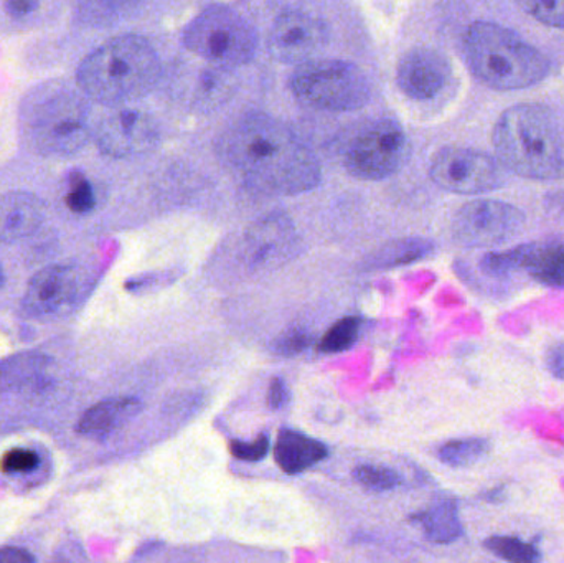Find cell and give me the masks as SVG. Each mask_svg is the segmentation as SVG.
I'll return each instance as SVG.
<instances>
[{
    "instance_id": "obj_23",
    "label": "cell",
    "mask_w": 564,
    "mask_h": 563,
    "mask_svg": "<svg viewBox=\"0 0 564 563\" xmlns=\"http://www.w3.org/2000/svg\"><path fill=\"white\" fill-rule=\"evenodd\" d=\"M486 549L490 554L502 561L512 563H535L542 559V552L539 551L532 542L522 541L519 538H509V535H494L486 541Z\"/></svg>"
},
{
    "instance_id": "obj_8",
    "label": "cell",
    "mask_w": 564,
    "mask_h": 563,
    "mask_svg": "<svg viewBox=\"0 0 564 563\" xmlns=\"http://www.w3.org/2000/svg\"><path fill=\"white\" fill-rule=\"evenodd\" d=\"M410 154V141L400 122L380 119L350 139L344 152L348 174L361 181H381L397 174Z\"/></svg>"
},
{
    "instance_id": "obj_21",
    "label": "cell",
    "mask_w": 564,
    "mask_h": 563,
    "mask_svg": "<svg viewBox=\"0 0 564 563\" xmlns=\"http://www.w3.org/2000/svg\"><path fill=\"white\" fill-rule=\"evenodd\" d=\"M434 251V243L426 238H401L383 245L367 258L371 270H390V268L404 267L430 257Z\"/></svg>"
},
{
    "instance_id": "obj_4",
    "label": "cell",
    "mask_w": 564,
    "mask_h": 563,
    "mask_svg": "<svg viewBox=\"0 0 564 563\" xmlns=\"http://www.w3.org/2000/svg\"><path fill=\"white\" fill-rule=\"evenodd\" d=\"M20 134L40 155H69L88 142L89 111L83 96L59 82L43 83L20 105Z\"/></svg>"
},
{
    "instance_id": "obj_28",
    "label": "cell",
    "mask_w": 564,
    "mask_h": 563,
    "mask_svg": "<svg viewBox=\"0 0 564 563\" xmlns=\"http://www.w3.org/2000/svg\"><path fill=\"white\" fill-rule=\"evenodd\" d=\"M40 458L33 450L13 448L2 456L0 469L6 475H20V473L33 472L39 466Z\"/></svg>"
},
{
    "instance_id": "obj_11",
    "label": "cell",
    "mask_w": 564,
    "mask_h": 563,
    "mask_svg": "<svg viewBox=\"0 0 564 563\" xmlns=\"http://www.w3.org/2000/svg\"><path fill=\"white\" fill-rule=\"evenodd\" d=\"M93 136L102 154L126 159L151 152L159 144L161 129L148 112L118 109L99 121Z\"/></svg>"
},
{
    "instance_id": "obj_6",
    "label": "cell",
    "mask_w": 564,
    "mask_h": 563,
    "mask_svg": "<svg viewBox=\"0 0 564 563\" xmlns=\"http://www.w3.org/2000/svg\"><path fill=\"white\" fill-rule=\"evenodd\" d=\"M292 95L308 108L357 111L370 101L371 86L357 65L344 59H308L292 72Z\"/></svg>"
},
{
    "instance_id": "obj_9",
    "label": "cell",
    "mask_w": 564,
    "mask_h": 563,
    "mask_svg": "<svg viewBox=\"0 0 564 563\" xmlns=\"http://www.w3.org/2000/svg\"><path fill=\"white\" fill-rule=\"evenodd\" d=\"M434 184L459 195L486 194L503 184V171L486 152L444 148L434 154L430 167Z\"/></svg>"
},
{
    "instance_id": "obj_33",
    "label": "cell",
    "mask_w": 564,
    "mask_h": 563,
    "mask_svg": "<svg viewBox=\"0 0 564 563\" xmlns=\"http://www.w3.org/2000/svg\"><path fill=\"white\" fill-rule=\"evenodd\" d=\"M42 0H6V10L13 19H23L35 12Z\"/></svg>"
},
{
    "instance_id": "obj_2",
    "label": "cell",
    "mask_w": 564,
    "mask_h": 563,
    "mask_svg": "<svg viewBox=\"0 0 564 563\" xmlns=\"http://www.w3.org/2000/svg\"><path fill=\"white\" fill-rule=\"evenodd\" d=\"M161 58L148 40L121 35L83 59L76 82L93 101L119 106L149 95L161 79Z\"/></svg>"
},
{
    "instance_id": "obj_22",
    "label": "cell",
    "mask_w": 564,
    "mask_h": 563,
    "mask_svg": "<svg viewBox=\"0 0 564 563\" xmlns=\"http://www.w3.org/2000/svg\"><path fill=\"white\" fill-rule=\"evenodd\" d=\"M489 450L490 442L486 439L453 440L437 450V458L451 468H466L482 459Z\"/></svg>"
},
{
    "instance_id": "obj_10",
    "label": "cell",
    "mask_w": 564,
    "mask_h": 563,
    "mask_svg": "<svg viewBox=\"0 0 564 563\" xmlns=\"http://www.w3.org/2000/svg\"><path fill=\"white\" fill-rule=\"evenodd\" d=\"M525 214L507 202L482 201L464 205L453 221L454 238L464 247H496L522 231Z\"/></svg>"
},
{
    "instance_id": "obj_13",
    "label": "cell",
    "mask_w": 564,
    "mask_h": 563,
    "mask_svg": "<svg viewBox=\"0 0 564 563\" xmlns=\"http://www.w3.org/2000/svg\"><path fill=\"white\" fill-rule=\"evenodd\" d=\"M453 78L449 59L434 48L417 46L401 56L397 68L398 88L414 101H430L444 91Z\"/></svg>"
},
{
    "instance_id": "obj_3",
    "label": "cell",
    "mask_w": 564,
    "mask_h": 563,
    "mask_svg": "<svg viewBox=\"0 0 564 563\" xmlns=\"http://www.w3.org/2000/svg\"><path fill=\"white\" fill-rule=\"evenodd\" d=\"M497 158L533 181L564 177V126L549 108L522 102L502 112L494 128Z\"/></svg>"
},
{
    "instance_id": "obj_35",
    "label": "cell",
    "mask_w": 564,
    "mask_h": 563,
    "mask_svg": "<svg viewBox=\"0 0 564 563\" xmlns=\"http://www.w3.org/2000/svg\"><path fill=\"white\" fill-rule=\"evenodd\" d=\"M102 2L108 3L109 7H112V9H129V7L138 6L141 0H102Z\"/></svg>"
},
{
    "instance_id": "obj_34",
    "label": "cell",
    "mask_w": 564,
    "mask_h": 563,
    "mask_svg": "<svg viewBox=\"0 0 564 563\" xmlns=\"http://www.w3.org/2000/svg\"><path fill=\"white\" fill-rule=\"evenodd\" d=\"M33 561H35V557H33V555H30L29 552L23 551V549H17V548L0 549V562L25 563V562H33Z\"/></svg>"
},
{
    "instance_id": "obj_14",
    "label": "cell",
    "mask_w": 564,
    "mask_h": 563,
    "mask_svg": "<svg viewBox=\"0 0 564 563\" xmlns=\"http://www.w3.org/2000/svg\"><path fill=\"white\" fill-rule=\"evenodd\" d=\"M295 245L297 235L292 221L282 214L268 215L248 231L245 258L251 270H271L294 253Z\"/></svg>"
},
{
    "instance_id": "obj_31",
    "label": "cell",
    "mask_w": 564,
    "mask_h": 563,
    "mask_svg": "<svg viewBox=\"0 0 564 563\" xmlns=\"http://www.w3.org/2000/svg\"><path fill=\"white\" fill-rule=\"evenodd\" d=\"M291 400V390H289L288 383L281 377L273 379L270 386V392H268V405L271 410H281L288 405Z\"/></svg>"
},
{
    "instance_id": "obj_7",
    "label": "cell",
    "mask_w": 564,
    "mask_h": 563,
    "mask_svg": "<svg viewBox=\"0 0 564 563\" xmlns=\"http://www.w3.org/2000/svg\"><path fill=\"white\" fill-rule=\"evenodd\" d=\"M184 45L212 65L238 68L248 65L257 55L258 33L235 10L212 7L188 23Z\"/></svg>"
},
{
    "instance_id": "obj_19",
    "label": "cell",
    "mask_w": 564,
    "mask_h": 563,
    "mask_svg": "<svg viewBox=\"0 0 564 563\" xmlns=\"http://www.w3.org/2000/svg\"><path fill=\"white\" fill-rule=\"evenodd\" d=\"M328 456L327 446L311 436L294 430H282L274 446V459L282 472L299 475L324 462Z\"/></svg>"
},
{
    "instance_id": "obj_5",
    "label": "cell",
    "mask_w": 564,
    "mask_h": 563,
    "mask_svg": "<svg viewBox=\"0 0 564 563\" xmlns=\"http://www.w3.org/2000/svg\"><path fill=\"white\" fill-rule=\"evenodd\" d=\"M464 55L474 76L499 91L530 88L550 72L549 58L539 48L494 22H474L467 29Z\"/></svg>"
},
{
    "instance_id": "obj_27",
    "label": "cell",
    "mask_w": 564,
    "mask_h": 563,
    "mask_svg": "<svg viewBox=\"0 0 564 563\" xmlns=\"http://www.w3.org/2000/svg\"><path fill=\"white\" fill-rule=\"evenodd\" d=\"M517 2L543 25L564 30V0H517Z\"/></svg>"
},
{
    "instance_id": "obj_12",
    "label": "cell",
    "mask_w": 564,
    "mask_h": 563,
    "mask_svg": "<svg viewBox=\"0 0 564 563\" xmlns=\"http://www.w3.org/2000/svg\"><path fill=\"white\" fill-rule=\"evenodd\" d=\"M328 26L324 20L302 10H289L274 22L270 33V50L274 58L288 65L314 59L328 43Z\"/></svg>"
},
{
    "instance_id": "obj_1",
    "label": "cell",
    "mask_w": 564,
    "mask_h": 563,
    "mask_svg": "<svg viewBox=\"0 0 564 563\" xmlns=\"http://www.w3.org/2000/svg\"><path fill=\"white\" fill-rule=\"evenodd\" d=\"M224 152L245 184L264 194H302L321 182L314 152L271 116L241 119L225 138Z\"/></svg>"
},
{
    "instance_id": "obj_18",
    "label": "cell",
    "mask_w": 564,
    "mask_h": 563,
    "mask_svg": "<svg viewBox=\"0 0 564 563\" xmlns=\"http://www.w3.org/2000/svg\"><path fill=\"white\" fill-rule=\"evenodd\" d=\"M522 250V270L530 277L550 288L564 290V240L532 241L520 245Z\"/></svg>"
},
{
    "instance_id": "obj_25",
    "label": "cell",
    "mask_w": 564,
    "mask_h": 563,
    "mask_svg": "<svg viewBox=\"0 0 564 563\" xmlns=\"http://www.w3.org/2000/svg\"><path fill=\"white\" fill-rule=\"evenodd\" d=\"M66 207L73 214H89L96 207V194L91 182L82 174L75 172L69 177L68 192H66Z\"/></svg>"
},
{
    "instance_id": "obj_24",
    "label": "cell",
    "mask_w": 564,
    "mask_h": 563,
    "mask_svg": "<svg viewBox=\"0 0 564 563\" xmlns=\"http://www.w3.org/2000/svg\"><path fill=\"white\" fill-rule=\"evenodd\" d=\"M361 321L358 317H344L337 321L318 343V350L325 354L344 353L350 349L360 336Z\"/></svg>"
},
{
    "instance_id": "obj_17",
    "label": "cell",
    "mask_w": 564,
    "mask_h": 563,
    "mask_svg": "<svg viewBox=\"0 0 564 563\" xmlns=\"http://www.w3.org/2000/svg\"><path fill=\"white\" fill-rule=\"evenodd\" d=\"M142 403L132 397L102 400L88 410L76 425V432L88 439L101 440L124 426L141 412Z\"/></svg>"
},
{
    "instance_id": "obj_32",
    "label": "cell",
    "mask_w": 564,
    "mask_h": 563,
    "mask_svg": "<svg viewBox=\"0 0 564 563\" xmlns=\"http://www.w3.org/2000/svg\"><path fill=\"white\" fill-rule=\"evenodd\" d=\"M546 367L555 379L564 380V343H556L550 347Z\"/></svg>"
},
{
    "instance_id": "obj_26",
    "label": "cell",
    "mask_w": 564,
    "mask_h": 563,
    "mask_svg": "<svg viewBox=\"0 0 564 563\" xmlns=\"http://www.w3.org/2000/svg\"><path fill=\"white\" fill-rule=\"evenodd\" d=\"M354 478L371 491H391L400 486L401 476L384 466L361 465L355 468Z\"/></svg>"
},
{
    "instance_id": "obj_20",
    "label": "cell",
    "mask_w": 564,
    "mask_h": 563,
    "mask_svg": "<svg viewBox=\"0 0 564 563\" xmlns=\"http://www.w3.org/2000/svg\"><path fill=\"white\" fill-rule=\"evenodd\" d=\"M414 521L421 526L427 541L434 544H453L464 532L459 511L453 499L436 502L426 511L414 516Z\"/></svg>"
},
{
    "instance_id": "obj_16",
    "label": "cell",
    "mask_w": 564,
    "mask_h": 563,
    "mask_svg": "<svg viewBox=\"0 0 564 563\" xmlns=\"http://www.w3.org/2000/svg\"><path fill=\"white\" fill-rule=\"evenodd\" d=\"M43 204L29 192H10L0 197V243L19 240L39 228Z\"/></svg>"
},
{
    "instance_id": "obj_36",
    "label": "cell",
    "mask_w": 564,
    "mask_h": 563,
    "mask_svg": "<svg viewBox=\"0 0 564 563\" xmlns=\"http://www.w3.org/2000/svg\"><path fill=\"white\" fill-rule=\"evenodd\" d=\"M3 283V273L2 270H0V286H2Z\"/></svg>"
},
{
    "instance_id": "obj_30",
    "label": "cell",
    "mask_w": 564,
    "mask_h": 563,
    "mask_svg": "<svg viewBox=\"0 0 564 563\" xmlns=\"http://www.w3.org/2000/svg\"><path fill=\"white\" fill-rule=\"evenodd\" d=\"M308 344H311V334L302 329H291L276 340L274 349L281 356L291 357L304 353Z\"/></svg>"
},
{
    "instance_id": "obj_29",
    "label": "cell",
    "mask_w": 564,
    "mask_h": 563,
    "mask_svg": "<svg viewBox=\"0 0 564 563\" xmlns=\"http://www.w3.org/2000/svg\"><path fill=\"white\" fill-rule=\"evenodd\" d=\"M230 453L234 455V458L241 459V462H261L270 453V436L260 435L253 442L234 440L230 443Z\"/></svg>"
},
{
    "instance_id": "obj_15",
    "label": "cell",
    "mask_w": 564,
    "mask_h": 563,
    "mask_svg": "<svg viewBox=\"0 0 564 563\" xmlns=\"http://www.w3.org/2000/svg\"><path fill=\"white\" fill-rule=\"evenodd\" d=\"M75 284L72 268H45L30 281L25 293V307L36 316L55 313L73 296Z\"/></svg>"
}]
</instances>
